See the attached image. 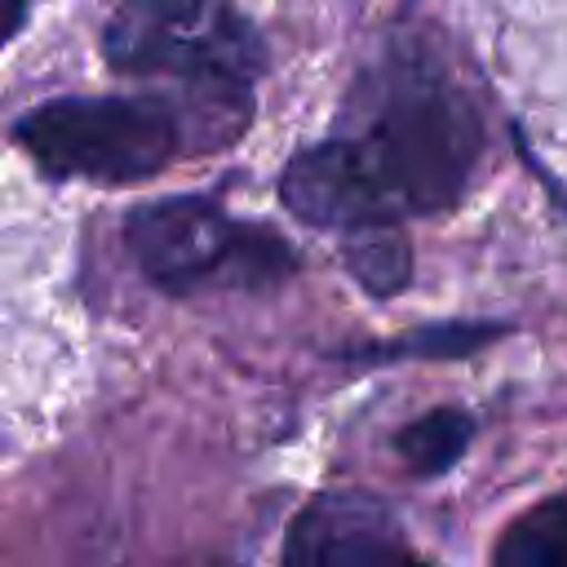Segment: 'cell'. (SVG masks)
Here are the masks:
<instances>
[{"instance_id":"cell-1","label":"cell","mask_w":567,"mask_h":567,"mask_svg":"<svg viewBox=\"0 0 567 567\" xmlns=\"http://www.w3.org/2000/svg\"><path fill=\"white\" fill-rule=\"evenodd\" d=\"M337 142H346L390 217L443 213L483 155V120L430 49L394 40L354 80Z\"/></svg>"},{"instance_id":"cell-2","label":"cell","mask_w":567,"mask_h":567,"mask_svg":"<svg viewBox=\"0 0 567 567\" xmlns=\"http://www.w3.org/2000/svg\"><path fill=\"white\" fill-rule=\"evenodd\" d=\"M128 248L164 292L261 288L292 275V244L266 226L235 221L208 195H173L128 213Z\"/></svg>"},{"instance_id":"cell-3","label":"cell","mask_w":567,"mask_h":567,"mask_svg":"<svg viewBox=\"0 0 567 567\" xmlns=\"http://www.w3.org/2000/svg\"><path fill=\"white\" fill-rule=\"evenodd\" d=\"M13 137L49 177L133 182L182 155L186 115L164 97H58L27 111Z\"/></svg>"},{"instance_id":"cell-4","label":"cell","mask_w":567,"mask_h":567,"mask_svg":"<svg viewBox=\"0 0 567 567\" xmlns=\"http://www.w3.org/2000/svg\"><path fill=\"white\" fill-rule=\"evenodd\" d=\"M102 53L128 75H173L186 89H252L261 35L230 0H120Z\"/></svg>"},{"instance_id":"cell-5","label":"cell","mask_w":567,"mask_h":567,"mask_svg":"<svg viewBox=\"0 0 567 567\" xmlns=\"http://www.w3.org/2000/svg\"><path fill=\"white\" fill-rule=\"evenodd\" d=\"M412 549L394 509L368 492H319L292 518L279 567H394Z\"/></svg>"},{"instance_id":"cell-6","label":"cell","mask_w":567,"mask_h":567,"mask_svg":"<svg viewBox=\"0 0 567 567\" xmlns=\"http://www.w3.org/2000/svg\"><path fill=\"white\" fill-rule=\"evenodd\" d=\"M279 195L306 226H319V230L359 235L394 221L381 195L372 190V182L363 177V168L354 164V155L346 151V142L337 137L301 146L279 177Z\"/></svg>"},{"instance_id":"cell-7","label":"cell","mask_w":567,"mask_h":567,"mask_svg":"<svg viewBox=\"0 0 567 567\" xmlns=\"http://www.w3.org/2000/svg\"><path fill=\"white\" fill-rule=\"evenodd\" d=\"M470 434H474L470 412H461V408H434V412L408 421L394 434V447H399V456L408 461L412 474L434 478V474H443V470H452L461 461Z\"/></svg>"},{"instance_id":"cell-8","label":"cell","mask_w":567,"mask_h":567,"mask_svg":"<svg viewBox=\"0 0 567 567\" xmlns=\"http://www.w3.org/2000/svg\"><path fill=\"white\" fill-rule=\"evenodd\" d=\"M492 567H567V501H545L496 540Z\"/></svg>"},{"instance_id":"cell-9","label":"cell","mask_w":567,"mask_h":567,"mask_svg":"<svg viewBox=\"0 0 567 567\" xmlns=\"http://www.w3.org/2000/svg\"><path fill=\"white\" fill-rule=\"evenodd\" d=\"M346 266L372 297H390L408 284L412 252L394 226H372V230H359L346 239Z\"/></svg>"},{"instance_id":"cell-10","label":"cell","mask_w":567,"mask_h":567,"mask_svg":"<svg viewBox=\"0 0 567 567\" xmlns=\"http://www.w3.org/2000/svg\"><path fill=\"white\" fill-rule=\"evenodd\" d=\"M394 567H425V563H416V558H408V563H394Z\"/></svg>"}]
</instances>
